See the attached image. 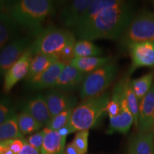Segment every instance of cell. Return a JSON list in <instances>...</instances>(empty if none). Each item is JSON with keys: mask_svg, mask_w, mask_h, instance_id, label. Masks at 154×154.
Instances as JSON below:
<instances>
[{"mask_svg": "<svg viewBox=\"0 0 154 154\" xmlns=\"http://www.w3.org/2000/svg\"><path fill=\"white\" fill-rule=\"evenodd\" d=\"M154 114V83L150 91L139 101L138 128L139 133H151Z\"/></svg>", "mask_w": 154, "mask_h": 154, "instance_id": "obj_11", "label": "cell"}, {"mask_svg": "<svg viewBox=\"0 0 154 154\" xmlns=\"http://www.w3.org/2000/svg\"><path fill=\"white\" fill-rule=\"evenodd\" d=\"M89 131H81L75 135L72 143L79 154H86L88 150V139Z\"/></svg>", "mask_w": 154, "mask_h": 154, "instance_id": "obj_30", "label": "cell"}, {"mask_svg": "<svg viewBox=\"0 0 154 154\" xmlns=\"http://www.w3.org/2000/svg\"><path fill=\"white\" fill-rule=\"evenodd\" d=\"M45 134V128H44V129L38 131V132H36L33 135H31V136H29L27 140H26V142H27L30 146H32V147L35 148L36 149H37L40 151L42 144H43Z\"/></svg>", "mask_w": 154, "mask_h": 154, "instance_id": "obj_32", "label": "cell"}, {"mask_svg": "<svg viewBox=\"0 0 154 154\" xmlns=\"http://www.w3.org/2000/svg\"><path fill=\"white\" fill-rule=\"evenodd\" d=\"M18 154H40V151L36 149L35 148L32 147V146H30L27 142H26V143H25L24 148H23L22 151Z\"/></svg>", "mask_w": 154, "mask_h": 154, "instance_id": "obj_34", "label": "cell"}, {"mask_svg": "<svg viewBox=\"0 0 154 154\" xmlns=\"http://www.w3.org/2000/svg\"><path fill=\"white\" fill-rule=\"evenodd\" d=\"M74 32L64 29L49 26L36 36L29 46L32 56L38 54L57 55L73 38Z\"/></svg>", "mask_w": 154, "mask_h": 154, "instance_id": "obj_5", "label": "cell"}, {"mask_svg": "<svg viewBox=\"0 0 154 154\" xmlns=\"http://www.w3.org/2000/svg\"><path fill=\"white\" fill-rule=\"evenodd\" d=\"M109 119H110L109 128L106 131L108 134H112L116 132L126 134L128 132L134 121L127 103L126 96H124L121 103V109L119 114L114 117H111Z\"/></svg>", "mask_w": 154, "mask_h": 154, "instance_id": "obj_15", "label": "cell"}, {"mask_svg": "<svg viewBox=\"0 0 154 154\" xmlns=\"http://www.w3.org/2000/svg\"><path fill=\"white\" fill-rule=\"evenodd\" d=\"M111 99L109 92L83 100L74 108L68 126L73 132L89 131L98 124L106 112L107 105Z\"/></svg>", "mask_w": 154, "mask_h": 154, "instance_id": "obj_3", "label": "cell"}, {"mask_svg": "<svg viewBox=\"0 0 154 154\" xmlns=\"http://www.w3.org/2000/svg\"><path fill=\"white\" fill-rule=\"evenodd\" d=\"M23 137L24 136L19 129L18 114L15 112L0 125V143Z\"/></svg>", "mask_w": 154, "mask_h": 154, "instance_id": "obj_22", "label": "cell"}, {"mask_svg": "<svg viewBox=\"0 0 154 154\" xmlns=\"http://www.w3.org/2000/svg\"><path fill=\"white\" fill-rule=\"evenodd\" d=\"M124 84L125 78L119 81L113 87L110 101L106 108V112L109 118L117 116L120 111L121 103L125 96Z\"/></svg>", "mask_w": 154, "mask_h": 154, "instance_id": "obj_23", "label": "cell"}, {"mask_svg": "<svg viewBox=\"0 0 154 154\" xmlns=\"http://www.w3.org/2000/svg\"><path fill=\"white\" fill-rule=\"evenodd\" d=\"M154 78V73H148L140 78L136 79L131 80V84L134 92L138 98V101H140L150 91Z\"/></svg>", "mask_w": 154, "mask_h": 154, "instance_id": "obj_24", "label": "cell"}, {"mask_svg": "<svg viewBox=\"0 0 154 154\" xmlns=\"http://www.w3.org/2000/svg\"><path fill=\"white\" fill-rule=\"evenodd\" d=\"M24 110L28 112L36 121L44 126L49 124L51 119V114L48 109L45 96L37 95L26 102Z\"/></svg>", "mask_w": 154, "mask_h": 154, "instance_id": "obj_16", "label": "cell"}, {"mask_svg": "<svg viewBox=\"0 0 154 154\" xmlns=\"http://www.w3.org/2000/svg\"><path fill=\"white\" fill-rule=\"evenodd\" d=\"M17 112L16 108L13 105L10 98L7 96L0 97V125L2 124L7 119Z\"/></svg>", "mask_w": 154, "mask_h": 154, "instance_id": "obj_29", "label": "cell"}, {"mask_svg": "<svg viewBox=\"0 0 154 154\" xmlns=\"http://www.w3.org/2000/svg\"><path fill=\"white\" fill-rule=\"evenodd\" d=\"M17 25L7 13L0 11V51L12 41L17 32Z\"/></svg>", "mask_w": 154, "mask_h": 154, "instance_id": "obj_21", "label": "cell"}, {"mask_svg": "<svg viewBox=\"0 0 154 154\" xmlns=\"http://www.w3.org/2000/svg\"><path fill=\"white\" fill-rule=\"evenodd\" d=\"M134 12L131 2L112 0L111 5L100 11L89 24L73 32L79 39L117 40L132 21Z\"/></svg>", "mask_w": 154, "mask_h": 154, "instance_id": "obj_1", "label": "cell"}, {"mask_svg": "<svg viewBox=\"0 0 154 154\" xmlns=\"http://www.w3.org/2000/svg\"><path fill=\"white\" fill-rule=\"evenodd\" d=\"M153 6H154V3H153Z\"/></svg>", "mask_w": 154, "mask_h": 154, "instance_id": "obj_41", "label": "cell"}, {"mask_svg": "<svg viewBox=\"0 0 154 154\" xmlns=\"http://www.w3.org/2000/svg\"><path fill=\"white\" fill-rule=\"evenodd\" d=\"M124 91L128 108H129L133 117H134V123L135 126L138 128V114H139V101H138V98L136 97V94L133 91L131 84V80L128 77H125Z\"/></svg>", "mask_w": 154, "mask_h": 154, "instance_id": "obj_27", "label": "cell"}, {"mask_svg": "<svg viewBox=\"0 0 154 154\" xmlns=\"http://www.w3.org/2000/svg\"><path fill=\"white\" fill-rule=\"evenodd\" d=\"M118 71L117 63L111 61L104 66L86 74L80 86L81 99L85 100L105 93L115 80Z\"/></svg>", "mask_w": 154, "mask_h": 154, "instance_id": "obj_4", "label": "cell"}, {"mask_svg": "<svg viewBox=\"0 0 154 154\" xmlns=\"http://www.w3.org/2000/svg\"><path fill=\"white\" fill-rule=\"evenodd\" d=\"M45 128L46 134L40 154H63L66 147V138L57 131Z\"/></svg>", "mask_w": 154, "mask_h": 154, "instance_id": "obj_17", "label": "cell"}, {"mask_svg": "<svg viewBox=\"0 0 154 154\" xmlns=\"http://www.w3.org/2000/svg\"><path fill=\"white\" fill-rule=\"evenodd\" d=\"M57 132L59 133V134L61 136H62V137H65V138H66V136H68L69 134H72V133H74L73 132V131L72 130V128L68 126V124H67L66 126H65L64 127H63V128H61V129H59Z\"/></svg>", "mask_w": 154, "mask_h": 154, "instance_id": "obj_36", "label": "cell"}, {"mask_svg": "<svg viewBox=\"0 0 154 154\" xmlns=\"http://www.w3.org/2000/svg\"><path fill=\"white\" fill-rule=\"evenodd\" d=\"M76 42V37L73 38L57 55L59 58V60L66 65L69 64L74 58V46Z\"/></svg>", "mask_w": 154, "mask_h": 154, "instance_id": "obj_31", "label": "cell"}, {"mask_svg": "<svg viewBox=\"0 0 154 154\" xmlns=\"http://www.w3.org/2000/svg\"><path fill=\"white\" fill-rule=\"evenodd\" d=\"M54 9V2L49 0L0 1V11L8 14L17 25L36 37L44 30V22Z\"/></svg>", "mask_w": 154, "mask_h": 154, "instance_id": "obj_2", "label": "cell"}, {"mask_svg": "<svg viewBox=\"0 0 154 154\" xmlns=\"http://www.w3.org/2000/svg\"><path fill=\"white\" fill-rule=\"evenodd\" d=\"M126 47L131 59L129 74L140 67H154V42L132 43Z\"/></svg>", "mask_w": 154, "mask_h": 154, "instance_id": "obj_8", "label": "cell"}, {"mask_svg": "<svg viewBox=\"0 0 154 154\" xmlns=\"http://www.w3.org/2000/svg\"><path fill=\"white\" fill-rule=\"evenodd\" d=\"M25 143H26V140L23 138H16V139L6 140V141L2 142L1 143L5 148L10 149L14 154H18L24 148Z\"/></svg>", "mask_w": 154, "mask_h": 154, "instance_id": "obj_33", "label": "cell"}, {"mask_svg": "<svg viewBox=\"0 0 154 154\" xmlns=\"http://www.w3.org/2000/svg\"><path fill=\"white\" fill-rule=\"evenodd\" d=\"M32 57L33 56L28 49L27 51L22 56V57L7 72L4 76L5 79L3 91L5 94L9 93L19 81L27 76Z\"/></svg>", "mask_w": 154, "mask_h": 154, "instance_id": "obj_9", "label": "cell"}, {"mask_svg": "<svg viewBox=\"0 0 154 154\" xmlns=\"http://www.w3.org/2000/svg\"><path fill=\"white\" fill-rule=\"evenodd\" d=\"M44 96L51 118L76 104V97L66 95L59 90L50 91Z\"/></svg>", "mask_w": 154, "mask_h": 154, "instance_id": "obj_13", "label": "cell"}, {"mask_svg": "<svg viewBox=\"0 0 154 154\" xmlns=\"http://www.w3.org/2000/svg\"><path fill=\"white\" fill-rule=\"evenodd\" d=\"M102 53L101 48L88 40L79 39L75 43L74 58L100 57Z\"/></svg>", "mask_w": 154, "mask_h": 154, "instance_id": "obj_25", "label": "cell"}, {"mask_svg": "<svg viewBox=\"0 0 154 154\" xmlns=\"http://www.w3.org/2000/svg\"><path fill=\"white\" fill-rule=\"evenodd\" d=\"M111 61L112 60L110 57H75L72 59L69 65L84 74H89Z\"/></svg>", "mask_w": 154, "mask_h": 154, "instance_id": "obj_18", "label": "cell"}, {"mask_svg": "<svg viewBox=\"0 0 154 154\" xmlns=\"http://www.w3.org/2000/svg\"><path fill=\"white\" fill-rule=\"evenodd\" d=\"M6 149H7V148H5L2 144L0 143V154H2Z\"/></svg>", "mask_w": 154, "mask_h": 154, "instance_id": "obj_37", "label": "cell"}, {"mask_svg": "<svg viewBox=\"0 0 154 154\" xmlns=\"http://www.w3.org/2000/svg\"><path fill=\"white\" fill-rule=\"evenodd\" d=\"M59 58L55 54H38L32 57L30 63L26 80L29 81L34 77L41 74L47 69L54 63L59 61Z\"/></svg>", "mask_w": 154, "mask_h": 154, "instance_id": "obj_19", "label": "cell"}, {"mask_svg": "<svg viewBox=\"0 0 154 154\" xmlns=\"http://www.w3.org/2000/svg\"><path fill=\"white\" fill-rule=\"evenodd\" d=\"M63 154H79V153L77 151L76 148L74 147L72 142H71V143H68L66 146Z\"/></svg>", "mask_w": 154, "mask_h": 154, "instance_id": "obj_35", "label": "cell"}, {"mask_svg": "<svg viewBox=\"0 0 154 154\" xmlns=\"http://www.w3.org/2000/svg\"><path fill=\"white\" fill-rule=\"evenodd\" d=\"M128 154H132L131 153V152H129V151H128Z\"/></svg>", "mask_w": 154, "mask_h": 154, "instance_id": "obj_40", "label": "cell"}, {"mask_svg": "<svg viewBox=\"0 0 154 154\" xmlns=\"http://www.w3.org/2000/svg\"><path fill=\"white\" fill-rule=\"evenodd\" d=\"M86 75L71 65L66 64L59 75L54 87L61 91H72L81 86Z\"/></svg>", "mask_w": 154, "mask_h": 154, "instance_id": "obj_14", "label": "cell"}, {"mask_svg": "<svg viewBox=\"0 0 154 154\" xmlns=\"http://www.w3.org/2000/svg\"><path fill=\"white\" fill-rule=\"evenodd\" d=\"M65 66L66 64L60 61L54 63L41 74L28 81L29 86L34 90L54 87L58 78Z\"/></svg>", "mask_w": 154, "mask_h": 154, "instance_id": "obj_12", "label": "cell"}, {"mask_svg": "<svg viewBox=\"0 0 154 154\" xmlns=\"http://www.w3.org/2000/svg\"><path fill=\"white\" fill-rule=\"evenodd\" d=\"M18 126L23 136L38 132L43 127L24 109L18 114Z\"/></svg>", "mask_w": 154, "mask_h": 154, "instance_id": "obj_26", "label": "cell"}, {"mask_svg": "<svg viewBox=\"0 0 154 154\" xmlns=\"http://www.w3.org/2000/svg\"><path fill=\"white\" fill-rule=\"evenodd\" d=\"M151 133L154 136V114H153V124H152V128Z\"/></svg>", "mask_w": 154, "mask_h": 154, "instance_id": "obj_39", "label": "cell"}, {"mask_svg": "<svg viewBox=\"0 0 154 154\" xmlns=\"http://www.w3.org/2000/svg\"><path fill=\"white\" fill-rule=\"evenodd\" d=\"M92 0H75L61 9L59 14V21L63 26L74 29L79 22L81 17L88 7L91 5Z\"/></svg>", "mask_w": 154, "mask_h": 154, "instance_id": "obj_10", "label": "cell"}, {"mask_svg": "<svg viewBox=\"0 0 154 154\" xmlns=\"http://www.w3.org/2000/svg\"><path fill=\"white\" fill-rule=\"evenodd\" d=\"M32 42L27 37L15 38L0 51V78L27 51Z\"/></svg>", "mask_w": 154, "mask_h": 154, "instance_id": "obj_7", "label": "cell"}, {"mask_svg": "<svg viewBox=\"0 0 154 154\" xmlns=\"http://www.w3.org/2000/svg\"><path fill=\"white\" fill-rule=\"evenodd\" d=\"M74 108L75 107L69 108V109H66L65 111H62L61 113L51 118V120L49 121V124L46 126V128H49V130L58 131L59 129L62 128L63 127L66 126L69 124V121H70Z\"/></svg>", "mask_w": 154, "mask_h": 154, "instance_id": "obj_28", "label": "cell"}, {"mask_svg": "<svg viewBox=\"0 0 154 154\" xmlns=\"http://www.w3.org/2000/svg\"><path fill=\"white\" fill-rule=\"evenodd\" d=\"M2 154H14V153H13V152L11 151L10 149H6L5 151H4V153Z\"/></svg>", "mask_w": 154, "mask_h": 154, "instance_id": "obj_38", "label": "cell"}, {"mask_svg": "<svg viewBox=\"0 0 154 154\" xmlns=\"http://www.w3.org/2000/svg\"><path fill=\"white\" fill-rule=\"evenodd\" d=\"M128 151L132 154H154V136L151 133H138L131 142Z\"/></svg>", "mask_w": 154, "mask_h": 154, "instance_id": "obj_20", "label": "cell"}, {"mask_svg": "<svg viewBox=\"0 0 154 154\" xmlns=\"http://www.w3.org/2000/svg\"><path fill=\"white\" fill-rule=\"evenodd\" d=\"M146 42H154V14L144 9L134 17L121 36V44L127 47L132 43Z\"/></svg>", "mask_w": 154, "mask_h": 154, "instance_id": "obj_6", "label": "cell"}]
</instances>
